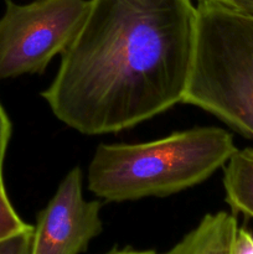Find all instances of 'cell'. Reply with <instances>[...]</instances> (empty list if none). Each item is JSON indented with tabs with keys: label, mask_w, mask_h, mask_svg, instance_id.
Segmentation results:
<instances>
[{
	"label": "cell",
	"mask_w": 253,
	"mask_h": 254,
	"mask_svg": "<svg viewBox=\"0 0 253 254\" xmlns=\"http://www.w3.org/2000/svg\"><path fill=\"white\" fill-rule=\"evenodd\" d=\"M223 188L232 210L253 218V148L237 149L228 159Z\"/></svg>",
	"instance_id": "cell-7"
},
{
	"label": "cell",
	"mask_w": 253,
	"mask_h": 254,
	"mask_svg": "<svg viewBox=\"0 0 253 254\" xmlns=\"http://www.w3.org/2000/svg\"><path fill=\"white\" fill-rule=\"evenodd\" d=\"M232 254H253V235L246 228H238Z\"/></svg>",
	"instance_id": "cell-11"
},
{
	"label": "cell",
	"mask_w": 253,
	"mask_h": 254,
	"mask_svg": "<svg viewBox=\"0 0 253 254\" xmlns=\"http://www.w3.org/2000/svg\"><path fill=\"white\" fill-rule=\"evenodd\" d=\"M237 150L225 129L202 127L138 144H101L88 190L111 202L165 197L207 180Z\"/></svg>",
	"instance_id": "cell-2"
},
{
	"label": "cell",
	"mask_w": 253,
	"mask_h": 254,
	"mask_svg": "<svg viewBox=\"0 0 253 254\" xmlns=\"http://www.w3.org/2000/svg\"><path fill=\"white\" fill-rule=\"evenodd\" d=\"M31 227L25 223L12 207L5 191L2 176H0V241L26 231Z\"/></svg>",
	"instance_id": "cell-8"
},
{
	"label": "cell",
	"mask_w": 253,
	"mask_h": 254,
	"mask_svg": "<svg viewBox=\"0 0 253 254\" xmlns=\"http://www.w3.org/2000/svg\"><path fill=\"white\" fill-rule=\"evenodd\" d=\"M237 218L220 211L203 216L197 226L164 254H232Z\"/></svg>",
	"instance_id": "cell-6"
},
{
	"label": "cell",
	"mask_w": 253,
	"mask_h": 254,
	"mask_svg": "<svg viewBox=\"0 0 253 254\" xmlns=\"http://www.w3.org/2000/svg\"><path fill=\"white\" fill-rule=\"evenodd\" d=\"M10 136H11V123L0 104V176H2V166H4V159Z\"/></svg>",
	"instance_id": "cell-10"
},
{
	"label": "cell",
	"mask_w": 253,
	"mask_h": 254,
	"mask_svg": "<svg viewBox=\"0 0 253 254\" xmlns=\"http://www.w3.org/2000/svg\"><path fill=\"white\" fill-rule=\"evenodd\" d=\"M107 254H158L155 253L154 251H135V250H114L112 252L107 253Z\"/></svg>",
	"instance_id": "cell-13"
},
{
	"label": "cell",
	"mask_w": 253,
	"mask_h": 254,
	"mask_svg": "<svg viewBox=\"0 0 253 254\" xmlns=\"http://www.w3.org/2000/svg\"><path fill=\"white\" fill-rule=\"evenodd\" d=\"M203 1L217 4L220 6L243 12V14L253 15V0H203Z\"/></svg>",
	"instance_id": "cell-12"
},
{
	"label": "cell",
	"mask_w": 253,
	"mask_h": 254,
	"mask_svg": "<svg viewBox=\"0 0 253 254\" xmlns=\"http://www.w3.org/2000/svg\"><path fill=\"white\" fill-rule=\"evenodd\" d=\"M81 168L71 169L39 212L31 254H81L103 231L99 201L84 200Z\"/></svg>",
	"instance_id": "cell-5"
},
{
	"label": "cell",
	"mask_w": 253,
	"mask_h": 254,
	"mask_svg": "<svg viewBox=\"0 0 253 254\" xmlns=\"http://www.w3.org/2000/svg\"><path fill=\"white\" fill-rule=\"evenodd\" d=\"M89 0H5L0 17V79L40 74L81 29Z\"/></svg>",
	"instance_id": "cell-4"
},
{
	"label": "cell",
	"mask_w": 253,
	"mask_h": 254,
	"mask_svg": "<svg viewBox=\"0 0 253 254\" xmlns=\"http://www.w3.org/2000/svg\"><path fill=\"white\" fill-rule=\"evenodd\" d=\"M183 103L253 140V15L197 0Z\"/></svg>",
	"instance_id": "cell-3"
},
{
	"label": "cell",
	"mask_w": 253,
	"mask_h": 254,
	"mask_svg": "<svg viewBox=\"0 0 253 254\" xmlns=\"http://www.w3.org/2000/svg\"><path fill=\"white\" fill-rule=\"evenodd\" d=\"M34 226L0 241V254H31Z\"/></svg>",
	"instance_id": "cell-9"
},
{
	"label": "cell",
	"mask_w": 253,
	"mask_h": 254,
	"mask_svg": "<svg viewBox=\"0 0 253 254\" xmlns=\"http://www.w3.org/2000/svg\"><path fill=\"white\" fill-rule=\"evenodd\" d=\"M191 0H89L54 81V116L86 135L117 133L183 103L192 60Z\"/></svg>",
	"instance_id": "cell-1"
}]
</instances>
